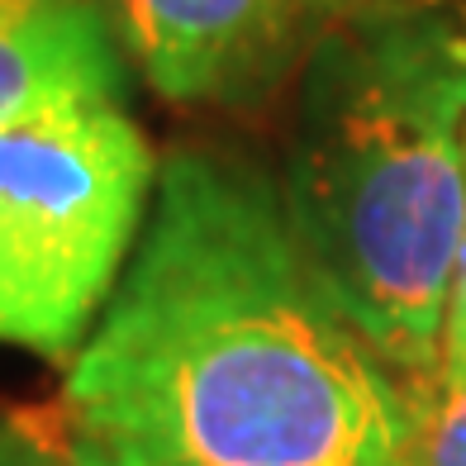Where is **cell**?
I'll use <instances>...</instances> for the list:
<instances>
[{
	"instance_id": "cell-5",
	"label": "cell",
	"mask_w": 466,
	"mask_h": 466,
	"mask_svg": "<svg viewBox=\"0 0 466 466\" xmlns=\"http://www.w3.org/2000/svg\"><path fill=\"white\" fill-rule=\"evenodd\" d=\"M67 91H119V44L96 0H0V124Z\"/></svg>"
},
{
	"instance_id": "cell-8",
	"label": "cell",
	"mask_w": 466,
	"mask_h": 466,
	"mask_svg": "<svg viewBox=\"0 0 466 466\" xmlns=\"http://www.w3.org/2000/svg\"><path fill=\"white\" fill-rule=\"evenodd\" d=\"M0 466H76L62 438L29 429V419H0Z\"/></svg>"
},
{
	"instance_id": "cell-4",
	"label": "cell",
	"mask_w": 466,
	"mask_h": 466,
	"mask_svg": "<svg viewBox=\"0 0 466 466\" xmlns=\"http://www.w3.org/2000/svg\"><path fill=\"white\" fill-rule=\"evenodd\" d=\"M119 53L172 105H252L314 44L319 0H96ZM329 15V10H324Z\"/></svg>"
},
{
	"instance_id": "cell-3",
	"label": "cell",
	"mask_w": 466,
	"mask_h": 466,
	"mask_svg": "<svg viewBox=\"0 0 466 466\" xmlns=\"http://www.w3.org/2000/svg\"><path fill=\"white\" fill-rule=\"evenodd\" d=\"M157 157L119 91L0 124V343L72 362L129 267Z\"/></svg>"
},
{
	"instance_id": "cell-9",
	"label": "cell",
	"mask_w": 466,
	"mask_h": 466,
	"mask_svg": "<svg viewBox=\"0 0 466 466\" xmlns=\"http://www.w3.org/2000/svg\"><path fill=\"white\" fill-rule=\"evenodd\" d=\"M319 5H324L329 15H338V10H348V5H362V0H319Z\"/></svg>"
},
{
	"instance_id": "cell-1",
	"label": "cell",
	"mask_w": 466,
	"mask_h": 466,
	"mask_svg": "<svg viewBox=\"0 0 466 466\" xmlns=\"http://www.w3.org/2000/svg\"><path fill=\"white\" fill-rule=\"evenodd\" d=\"M419 400L324 290L262 167L157 162L143 238L57 400L76 466H400Z\"/></svg>"
},
{
	"instance_id": "cell-2",
	"label": "cell",
	"mask_w": 466,
	"mask_h": 466,
	"mask_svg": "<svg viewBox=\"0 0 466 466\" xmlns=\"http://www.w3.org/2000/svg\"><path fill=\"white\" fill-rule=\"evenodd\" d=\"M277 190L314 277L423 405L466 219L461 19L429 0L338 10L305 48Z\"/></svg>"
},
{
	"instance_id": "cell-7",
	"label": "cell",
	"mask_w": 466,
	"mask_h": 466,
	"mask_svg": "<svg viewBox=\"0 0 466 466\" xmlns=\"http://www.w3.org/2000/svg\"><path fill=\"white\" fill-rule=\"evenodd\" d=\"M466 380V219L457 238V262H452V286H448V319H442V371L438 386Z\"/></svg>"
},
{
	"instance_id": "cell-6",
	"label": "cell",
	"mask_w": 466,
	"mask_h": 466,
	"mask_svg": "<svg viewBox=\"0 0 466 466\" xmlns=\"http://www.w3.org/2000/svg\"><path fill=\"white\" fill-rule=\"evenodd\" d=\"M400 466H466V380L438 386L419 405Z\"/></svg>"
}]
</instances>
